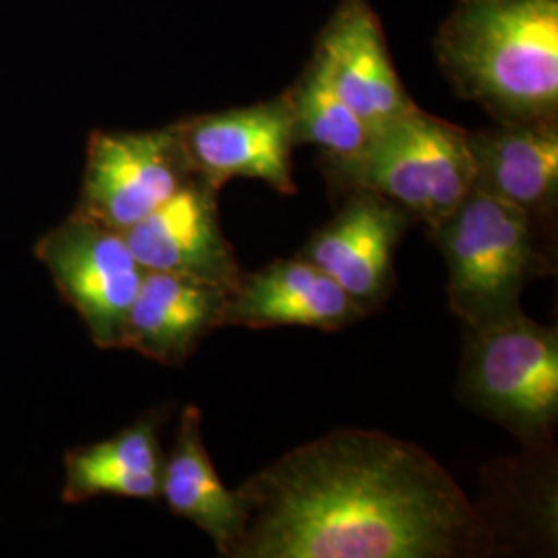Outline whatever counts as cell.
I'll return each mask as SVG.
<instances>
[{
  "label": "cell",
  "mask_w": 558,
  "mask_h": 558,
  "mask_svg": "<svg viewBox=\"0 0 558 558\" xmlns=\"http://www.w3.org/2000/svg\"><path fill=\"white\" fill-rule=\"evenodd\" d=\"M236 490L244 527L230 558H459L495 546L437 459L373 430L311 440Z\"/></svg>",
  "instance_id": "cell-1"
},
{
  "label": "cell",
  "mask_w": 558,
  "mask_h": 558,
  "mask_svg": "<svg viewBox=\"0 0 558 558\" xmlns=\"http://www.w3.org/2000/svg\"><path fill=\"white\" fill-rule=\"evenodd\" d=\"M445 77L500 124L558 120V0H456L435 38Z\"/></svg>",
  "instance_id": "cell-2"
},
{
  "label": "cell",
  "mask_w": 558,
  "mask_h": 558,
  "mask_svg": "<svg viewBox=\"0 0 558 558\" xmlns=\"http://www.w3.org/2000/svg\"><path fill=\"white\" fill-rule=\"evenodd\" d=\"M430 234L447 263L449 308L465 329L523 313L525 288L550 274L538 223L515 205L480 191H472Z\"/></svg>",
  "instance_id": "cell-3"
},
{
  "label": "cell",
  "mask_w": 558,
  "mask_h": 558,
  "mask_svg": "<svg viewBox=\"0 0 558 558\" xmlns=\"http://www.w3.org/2000/svg\"><path fill=\"white\" fill-rule=\"evenodd\" d=\"M465 333L463 401L525 447H548L558 422L557 327L519 313Z\"/></svg>",
  "instance_id": "cell-4"
},
{
  "label": "cell",
  "mask_w": 558,
  "mask_h": 558,
  "mask_svg": "<svg viewBox=\"0 0 558 558\" xmlns=\"http://www.w3.org/2000/svg\"><path fill=\"white\" fill-rule=\"evenodd\" d=\"M34 257L100 350H120L145 269L122 232L71 211L41 234Z\"/></svg>",
  "instance_id": "cell-5"
},
{
  "label": "cell",
  "mask_w": 558,
  "mask_h": 558,
  "mask_svg": "<svg viewBox=\"0 0 558 558\" xmlns=\"http://www.w3.org/2000/svg\"><path fill=\"white\" fill-rule=\"evenodd\" d=\"M193 179L174 124L94 131L73 211L124 234Z\"/></svg>",
  "instance_id": "cell-6"
},
{
  "label": "cell",
  "mask_w": 558,
  "mask_h": 558,
  "mask_svg": "<svg viewBox=\"0 0 558 558\" xmlns=\"http://www.w3.org/2000/svg\"><path fill=\"white\" fill-rule=\"evenodd\" d=\"M195 179L220 193L232 179L263 180L281 195L296 193L292 151L299 145L288 92L246 108L174 122Z\"/></svg>",
  "instance_id": "cell-7"
},
{
  "label": "cell",
  "mask_w": 558,
  "mask_h": 558,
  "mask_svg": "<svg viewBox=\"0 0 558 558\" xmlns=\"http://www.w3.org/2000/svg\"><path fill=\"white\" fill-rule=\"evenodd\" d=\"M410 216L368 189H352L338 216L300 251L366 311L393 288V257Z\"/></svg>",
  "instance_id": "cell-8"
},
{
  "label": "cell",
  "mask_w": 558,
  "mask_h": 558,
  "mask_svg": "<svg viewBox=\"0 0 558 558\" xmlns=\"http://www.w3.org/2000/svg\"><path fill=\"white\" fill-rule=\"evenodd\" d=\"M145 271L201 279L232 292L242 271L223 236L218 191L193 179L140 223L124 232Z\"/></svg>",
  "instance_id": "cell-9"
},
{
  "label": "cell",
  "mask_w": 558,
  "mask_h": 558,
  "mask_svg": "<svg viewBox=\"0 0 558 558\" xmlns=\"http://www.w3.org/2000/svg\"><path fill=\"white\" fill-rule=\"evenodd\" d=\"M339 96L377 133L418 106L408 96L368 0H341L313 54Z\"/></svg>",
  "instance_id": "cell-10"
},
{
  "label": "cell",
  "mask_w": 558,
  "mask_h": 558,
  "mask_svg": "<svg viewBox=\"0 0 558 558\" xmlns=\"http://www.w3.org/2000/svg\"><path fill=\"white\" fill-rule=\"evenodd\" d=\"M364 317L366 311L336 279L299 255L274 260L257 274H242L226 304L223 323L251 329L294 325L339 331Z\"/></svg>",
  "instance_id": "cell-11"
},
{
  "label": "cell",
  "mask_w": 558,
  "mask_h": 558,
  "mask_svg": "<svg viewBox=\"0 0 558 558\" xmlns=\"http://www.w3.org/2000/svg\"><path fill=\"white\" fill-rule=\"evenodd\" d=\"M230 294L201 279L145 271L124 323L120 350L137 352L163 366L184 364L203 339L226 325Z\"/></svg>",
  "instance_id": "cell-12"
},
{
  "label": "cell",
  "mask_w": 558,
  "mask_h": 558,
  "mask_svg": "<svg viewBox=\"0 0 558 558\" xmlns=\"http://www.w3.org/2000/svg\"><path fill=\"white\" fill-rule=\"evenodd\" d=\"M476 166L474 191L550 220L558 199V124L525 122L468 131Z\"/></svg>",
  "instance_id": "cell-13"
},
{
  "label": "cell",
  "mask_w": 558,
  "mask_h": 558,
  "mask_svg": "<svg viewBox=\"0 0 558 558\" xmlns=\"http://www.w3.org/2000/svg\"><path fill=\"white\" fill-rule=\"evenodd\" d=\"M161 418L151 412L110 439L69 449L62 458V502L81 505L98 497L160 500L166 459Z\"/></svg>",
  "instance_id": "cell-14"
},
{
  "label": "cell",
  "mask_w": 558,
  "mask_h": 558,
  "mask_svg": "<svg viewBox=\"0 0 558 558\" xmlns=\"http://www.w3.org/2000/svg\"><path fill=\"white\" fill-rule=\"evenodd\" d=\"M160 500L214 539L221 557H232L244 527V507L239 490L226 488L214 468L197 405L182 410L177 439L163 459Z\"/></svg>",
  "instance_id": "cell-15"
},
{
  "label": "cell",
  "mask_w": 558,
  "mask_h": 558,
  "mask_svg": "<svg viewBox=\"0 0 558 558\" xmlns=\"http://www.w3.org/2000/svg\"><path fill=\"white\" fill-rule=\"evenodd\" d=\"M422 112L416 108L373 133L359 160L333 179L341 186L368 189L396 203L410 218L428 223L430 172L422 137Z\"/></svg>",
  "instance_id": "cell-16"
},
{
  "label": "cell",
  "mask_w": 558,
  "mask_h": 558,
  "mask_svg": "<svg viewBox=\"0 0 558 558\" xmlns=\"http://www.w3.org/2000/svg\"><path fill=\"white\" fill-rule=\"evenodd\" d=\"M296 143L319 147L331 174L350 168L373 137L371 129L345 104L319 60L311 59L299 83L288 92Z\"/></svg>",
  "instance_id": "cell-17"
},
{
  "label": "cell",
  "mask_w": 558,
  "mask_h": 558,
  "mask_svg": "<svg viewBox=\"0 0 558 558\" xmlns=\"http://www.w3.org/2000/svg\"><path fill=\"white\" fill-rule=\"evenodd\" d=\"M422 137L430 172V218L426 226L433 228L474 191L476 166L468 131L456 124L422 112Z\"/></svg>",
  "instance_id": "cell-18"
}]
</instances>
